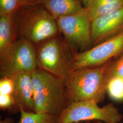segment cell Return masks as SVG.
Segmentation results:
<instances>
[{"label":"cell","instance_id":"19","mask_svg":"<svg viewBox=\"0 0 123 123\" xmlns=\"http://www.w3.org/2000/svg\"><path fill=\"white\" fill-rule=\"evenodd\" d=\"M15 100L12 95L0 94V108L1 110H8L12 113Z\"/></svg>","mask_w":123,"mask_h":123},{"label":"cell","instance_id":"23","mask_svg":"<svg viewBox=\"0 0 123 123\" xmlns=\"http://www.w3.org/2000/svg\"><path fill=\"white\" fill-rule=\"evenodd\" d=\"M92 123H105L104 122H103L100 121H97V120H95V121H92Z\"/></svg>","mask_w":123,"mask_h":123},{"label":"cell","instance_id":"8","mask_svg":"<svg viewBox=\"0 0 123 123\" xmlns=\"http://www.w3.org/2000/svg\"><path fill=\"white\" fill-rule=\"evenodd\" d=\"M37 68L35 46L21 37L17 41L9 59L0 64V76L12 77L21 73L31 74Z\"/></svg>","mask_w":123,"mask_h":123},{"label":"cell","instance_id":"25","mask_svg":"<svg viewBox=\"0 0 123 123\" xmlns=\"http://www.w3.org/2000/svg\"><path fill=\"white\" fill-rule=\"evenodd\" d=\"M85 123L84 122H78V123Z\"/></svg>","mask_w":123,"mask_h":123},{"label":"cell","instance_id":"2","mask_svg":"<svg viewBox=\"0 0 123 123\" xmlns=\"http://www.w3.org/2000/svg\"><path fill=\"white\" fill-rule=\"evenodd\" d=\"M31 75L35 113L57 117L68 105L64 80L39 68Z\"/></svg>","mask_w":123,"mask_h":123},{"label":"cell","instance_id":"17","mask_svg":"<svg viewBox=\"0 0 123 123\" xmlns=\"http://www.w3.org/2000/svg\"><path fill=\"white\" fill-rule=\"evenodd\" d=\"M106 77L108 82L112 78H123V53L116 60L111 61L106 70Z\"/></svg>","mask_w":123,"mask_h":123},{"label":"cell","instance_id":"14","mask_svg":"<svg viewBox=\"0 0 123 123\" xmlns=\"http://www.w3.org/2000/svg\"><path fill=\"white\" fill-rule=\"evenodd\" d=\"M19 123H57V117L50 114H41L20 111Z\"/></svg>","mask_w":123,"mask_h":123},{"label":"cell","instance_id":"9","mask_svg":"<svg viewBox=\"0 0 123 123\" xmlns=\"http://www.w3.org/2000/svg\"><path fill=\"white\" fill-rule=\"evenodd\" d=\"M92 45L95 46L123 31V6L100 16L91 23Z\"/></svg>","mask_w":123,"mask_h":123},{"label":"cell","instance_id":"22","mask_svg":"<svg viewBox=\"0 0 123 123\" xmlns=\"http://www.w3.org/2000/svg\"><path fill=\"white\" fill-rule=\"evenodd\" d=\"M82 3L84 5V7L87 8L88 6L90 4L93 0H80Z\"/></svg>","mask_w":123,"mask_h":123},{"label":"cell","instance_id":"12","mask_svg":"<svg viewBox=\"0 0 123 123\" xmlns=\"http://www.w3.org/2000/svg\"><path fill=\"white\" fill-rule=\"evenodd\" d=\"M45 9L56 20L78 12L82 7L80 0H44Z\"/></svg>","mask_w":123,"mask_h":123},{"label":"cell","instance_id":"7","mask_svg":"<svg viewBox=\"0 0 123 123\" xmlns=\"http://www.w3.org/2000/svg\"><path fill=\"white\" fill-rule=\"evenodd\" d=\"M123 53V31L92 48L76 52L71 62L70 72L84 67L102 66Z\"/></svg>","mask_w":123,"mask_h":123},{"label":"cell","instance_id":"4","mask_svg":"<svg viewBox=\"0 0 123 123\" xmlns=\"http://www.w3.org/2000/svg\"><path fill=\"white\" fill-rule=\"evenodd\" d=\"M37 68L64 80L76 51L58 35L35 46Z\"/></svg>","mask_w":123,"mask_h":123},{"label":"cell","instance_id":"5","mask_svg":"<svg viewBox=\"0 0 123 123\" xmlns=\"http://www.w3.org/2000/svg\"><path fill=\"white\" fill-rule=\"evenodd\" d=\"M123 116L113 103L100 107L93 100L72 102L57 118V123H74L87 121H100L105 123H118Z\"/></svg>","mask_w":123,"mask_h":123},{"label":"cell","instance_id":"16","mask_svg":"<svg viewBox=\"0 0 123 123\" xmlns=\"http://www.w3.org/2000/svg\"><path fill=\"white\" fill-rule=\"evenodd\" d=\"M25 7L21 0H0V16H12Z\"/></svg>","mask_w":123,"mask_h":123},{"label":"cell","instance_id":"13","mask_svg":"<svg viewBox=\"0 0 123 123\" xmlns=\"http://www.w3.org/2000/svg\"><path fill=\"white\" fill-rule=\"evenodd\" d=\"M123 6V0H93L86 9L92 22L97 17Z\"/></svg>","mask_w":123,"mask_h":123},{"label":"cell","instance_id":"20","mask_svg":"<svg viewBox=\"0 0 123 123\" xmlns=\"http://www.w3.org/2000/svg\"><path fill=\"white\" fill-rule=\"evenodd\" d=\"M25 6H31L43 4L44 0H21Z\"/></svg>","mask_w":123,"mask_h":123},{"label":"cell","instance_id":"18","mask_svg":"<svg viewBox=\"0 0 123 123\" xmlns=\"http://www.w3.org/2000/svg\"><path fill=\"white\" fill-rule=\"evenodd\" d=\"M14 83L12 77H4L0 79V94L12 95Z\"/></svg>","mask_w":123,"mask_h":123},{"label":"cell","instance_id":"3","mask_svg":"<svg viewBox=\"0 0 123 123\" xmlns=\"http://www.w3.org/2000/svg\"><path fill=\"white\" fill-rule=\"evenodd\" d=\"M14 18L18 33L34 46L60 32L57 20L39 5L22 7L15 13Z\"/></svg>","mask_w":123,"mask_h":123},{"label":"cell","instance_id":"21","mask_svg":"<svg viewBox=\"0 0 123 123\" xmlns=\"http://www.w3.org/2000/svg\"><path fill=\"white\" fill-rule=\"evenodd\" d=\"M0 123H15L14 119L11 117H6L4 119L0 120Z\"/></svg>","mask_w":123,"mask_h":123},{"label":"cell","instance_id":"24","mask_svg":"<svg viewBox=\"0 0 123 123\" xmlns=\"http://www.w3.org/2000/svg\"><path fill=\"white\" fill-rule=\"evenodd\" d=\"M84 122H85V123H92V122L90 121H85Z\"/></svg>","mask_w":123,"mask_h":123},{"label":"cell","instance_id":"6","mask_svg":"<svg viewBox=\"0 0 123 123\" xmlns=\"http://www.w3.org/2000/svg\"><path fill=\"white\" fill-rule=\"evenodd\" d=\"M57 22L64 40L75 51L79 50L82 52L90 49L92 45L91 22L86 8L74 14L59 18Z\"/></svg>","mask_w":123,"mask_h":123},{"label":"cell","instance_id":"15","mask_svg":"<svg viewBox=\"0 0 123 123\" xmlns=\"http://www.w3.org/2000/svg\"><path fill=\"white\" fill-rule=\"evenodd\" d=\"M107 93L113 100L123 101V78L110 79L107 84Z\"/></svg>","mask_w":123,"mask_h":123},{"label":"cell","instance_id":"1","mask_svg":"<svg viewBox=\"0 0 123 123\" xmlns=\"http://www.w3.org/2000/svg\"><path fill=\"white\" fill-rule=\"evenodd\" d=\"M111 60L99 67H84L68 73L64 80L68 104L87 100L98 104L104 101L108 84L106 72Z\"/></svg>","mask_w":123,"mask_h":123},{"label":"cell","instance_id":"10","mask_svg":"<svg viewBox=\"0 0 123 123\" xmlns=\"http://www.w3.org/2000/svg\"><path fill=\"white\" fill-rule=\"evenodd\" d=\"M14 83L12 96L15 106L12 113L23 110L35 113L34 89L31 74L21 73L12 77Z\"/></svg>","mask_w":123,"mask_h":123},{"label":"cell","instance_id":"11","mask_svg":"<svg viewBox=\"0 0 123 123\" xmlns=\"http://www.w3.org/2000/svg\"><path fill=\"white\" fill-rule=\"evenodd\" d=\"M18 33L14 15L0 16V64L9 59L18 41Z\"/></svg>","mask_w":123,"mask_h":123}]
</instances>
